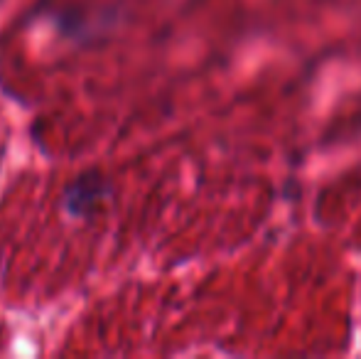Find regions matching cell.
I'll return each mask as SVG.
<instances>
[{
    "mask_svg": "<svg viewBox=\"0 0 361 359\" xmlns=\"http://www.w3.org/2000/svg\"><path fill=\"white\" fill-rule=\"evenodd\" d=\"M114 185L101 170L91 168L79 173L64 185L62 190V212L74 221H91L101 212V207L111 200Z\"/></svg>",
    "mask_w": 361,
    "mask_h": 359,
    "instance_id": "1",
    "label": "cell"
}]
</instances>
